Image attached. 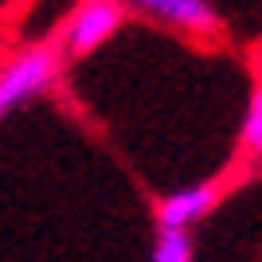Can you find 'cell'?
Listing matches in <instances>:
<instances>
[{
  "mask_svg": "<svg viewBox=\"0 0 262 262\" xmlns=\"http://www.w3.org/2000/svg\"><path fill=\"white\" fill-rule=\"evenodd\" d=\"M59 67H63V47H55V43H39L32 51L16 55L0 71V118L8 110H16L20 102L35 98L39 90H47L59 75Z\"/></svg>",
  "mask_w": 262,
  "mask_h": 262,
  "instance_id": "obj_1",
  "label": "cell"
},
{
  "mask_svg": "<svg viewBox=\"0 0 262 262\" xmlns=\"http://www.w3.org/2000/svg\"><path fill=\"white\" fill-rule=\"evenodd\" d=\"M121 24V4L118 0H82L67 24L63 35V55H86L98 43H106Z\"/></svg>",
  "mask_w": 262,
  "mask_h": 262,
  "instance_id": "obj_2",
  "label": "cell"
},
{
  "mask_svg": "<svg viewBox=\"0 0 262 262\" xmlns=\"http://www.w3.org/2000/svg\"><path fill=\"white\" fill-rule=\"evenodd\" d=\"M133 12H141L149 20L172 24L180 32L192 35H211L219 32V12L211 8V0H125Z\"/></svg>",
  "mask_w": 262,
  "mask_h": 262,
  "instance_id": "obj_3",
  "label": "cell"
},
{
  "mask_svg": "<svg viewBox=\"0 0 262 262\" xmlns=\"http://www.w3.org/2000/svg\"><path fill=\"white\" fill-rule=\"evenodd\" d=\"M211 204H215V184H192L164 196L161 208H157V219H161L164 231H188L196 219L208 215Z\"/></svg>",
  "mask_w": 262,
  "mask_h": 262,
  "instance_id": "obj_4",
  "label": "cell"
},
{
  "mask_svg": "<svg viewBox=\"0 0 262 262\" xmlns=\"http://www.w3.org/2000/svg\"><path fill=\"white\" fill-rule=\"evenodd\" d=\"M153 262H192L188 231H161V239L153 247Z\"/></svg>",
  "mask_w": 262,
  "mask_h": 262,
  "instance_id": "obj_5",
  "label": "cell"
},
{
  "mask_svg": "<svg viewBox=\"0 0 262 262\" xmlns=\"http://www.w3.org/2000/svg\"><path fill=\"white\" fill-rule=\"evenodd\" d=\"M243 149L262 157V82L254 86L251 106H247V121H243Z\"/></svg>",
  "mask_w": 262,
  "mask_h": 262,
  "instance_id": "obj_6",
  "label": "cell"
}]
</instances>
